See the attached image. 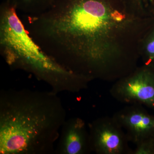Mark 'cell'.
Returning <instances> with one entry per match:
<instances>
[{"label": "cell", "instance_id": "277c9868", "mask_svg": "<svg viewBox=\"0 0 154 154\" xmlns=\"http://www.w3.org/2000/svg\"><path fill=\"white\" fill-rule=\"evenodd\" d=\"M116 101L154 109V66L143 64L114 82L109 91Z\"/></svg>", "mask_w": 154, "mask_h": 154}, {"label": "cell", "instance_id": "6da1fadb", "mask_svg": "<svg viewBox=\"0 0 154 154\" xmlns=\"http://www.w3.org/2000/svg\"><path fill=\"white\" fill-rule=\"evenodd\" d=\"M25 30L48 56L91 82H115L134 70L154 14L126 0H54L46 11L25 16Z\"/></svg>", "mask_w": 154, "mask_h": 154}, {"label": "cell", "instance_id": "ba28073f", "mask_svg": "<svg viewBox=\"0 0 154 154\" xmlns=\"http://www.w3.org/2000/svg\"><path fill=\"white\" fill-rule=\"evenodd\" d=\"M15 7L18 16H36L46 11L54 0H9Z\"/></svg>", "mask_w": 154, "mask_h": 154}, {"label": "cell", "instance_id": "7a4b0ae2", "mask_svg": "<svg viewBox=\"0 0 154 154\" xmlns=\"http://www.w3.org/2000/svg\"><path fill=\"white\" fill-rule=\"evenodd\" d=\"M66 119V110L54 91L2 90L0 153H55Z\"/></svg>", "mask_w": 154, "mask_h": 154}, {"label": "cell", "instance_id": "52a82bcc", "mask_svg": "<svg viewBox=\"0 0 154 154\" xmlns=\"http://www.w3.org/2000/svg\"><path fill=\"white\" fill-rule=\"evenodd\" d=\"M57 142L55 153L88 154L92 152L88 125L79 117L66 119Z\"/></svg>", "mask_w": 154, "mask_h": 154}, {"label": "cell", "instance_id": "30bf717a", "mask_svg": "<svg viewBox=\"0 0 154 154\" xmlns=\"http://www.w3.org/2000/svg\"><path fill=\"white\" fill-rule=\"evenodd\" d=\"M131 154H154V138L146 139L136 144Z\"/></svg>", "mask_w": 154, "mask_h": 154}, {"label": "cell", "instance_id": "9c48e42d", "mask_svg": "<svg viewBox=\"0 0 154 154\" xmlns=\"http://www.w3.org/2000/svg\"><path fill=\"white\" fill-rule=\"evenodd\" d=\"M140 58L143 64L154 66V26L146 34L142 42Z\"/></svg>", "mask_w": 154, "mask_h": 154}, {"label": "cell", "instance_id": "8fae6325", "mask_svg": "<svg viewBox=\"0 0 154 154\" xmlns=\"http://www.w3.org/2000/svg\"><path fill=\"white\" fill-rule=\"evenodd\" d=\"M127 2L140 12L154 14V0H127Z\"/></svg>", "mask_w": 154, "mask_h": 154}, {"label": "cell", "instance_id": "3957f363", "mask_svg": "<svg viewBox=\"0 0 154 154\" xmlns=\"http://www.w3.org/2000/svg\"><path fill=\"white\" fill-rule=\"evenodd\" d=\"M0 50L10 67L33 75L57 94L78 93L87 89L91 82L66 70L43 52L25 30L9 0H4L0 7Z\"/></svg>", "mask_w": 154, "mask_h": 154}, {"label": "cell", "instance_id": "5b68a950", "mask_svg": "<svg viewBox=\"0 0 154 154\" xmlns=\"http://www.w3.org/2000/svg\"><path fill=\"white\" fill-rule=\"evenodd\" d=\"M91 149L97 154H131L126 133L115 118L103 116L88 125Z\"/></svg>", "mask_w": 154, "mask_h": 154}, {"label": "cell", "instance_id": "8992f818", "mask_svg": "<svg viewBox=\"0 0 154 154\" xmlns=\"http://www.w3.org/2000/svg\"><path fill=\"white\" fill-rule=\"evenodd\" d=\"M113 116L125 130L129 142L136 145L143 140L154 138V115L143 105H127Z\"/></svg>", "mask_w": 154, "mask_h": 154}]
</instances>
